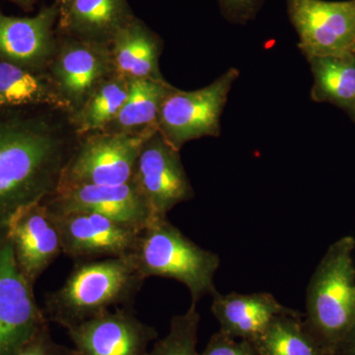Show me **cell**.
I'll return each instance as SVG.
<instances>
[{"instance_id": "f1b7e54d", "label": "cell", "mask_w": 355, "mask_h": 355, "mask_svg": "<svg viewBox=\"0 0 355 355\" xmlns=\"http://www.w3.org/2000/svg\"><path fill=\"white\" fill-rule=\"evenodd\" d=\"M73 2L74 0H55L53 3L58 6V11H60L58 23L62 22V21L67 17V14H69L70 7H71Z\"/></svg>"}, {"instance_id": "f546056e", "label": "cell", "mask_w": 355, "mask_h": 355, "mask_svg": "<svg viewBox=\"0 0 355 355\" xmlns=\"http://www.w3.org/2000/svg\"><path fill=\"white\" fill-rule=\"evenodd\" d=\"M10 1L14 2V3L17 4V6H19L20 7H22V8L29 10V9L32 8L33 4H34V2L36 1V0H10Z\"/></svg>"}, {"instance_id": "7c38bea8", "label": "cell", "mask_w": 355, "mask_h": 355, "mask_svg": "<svg viewBox=\"0 0 355 355\" xmlns=\"http://www.w3.org/2000/svg\"><path fill=\"white\" fill-rule=\"evenodd\" d=\"M51 214L62 254L74 263L128 257L135 252L140 232L108 217L89 211Z\"/></svg>"}, {"instance_id": "44dd1931", "label": "cell", "mask_w": 355, "mask_h": 355, "mask_svg": "<svg viewBox=\"0 0 355 355\" xmlns=\"http://www.w3.org/2000/svg\"><path fill=\"white\" fill-rule=\"evenodd\" d=\"M293 310L273 319L253 343L259 355H331Z\"/></svg>"}, {"instance_id": "4fadbf2b", "label": "cell", "mask_w": 355, "mask_h": 355, "mask_svg": "<svg viewBox=\"0 0 355 355\" xmlns=\"http://www.w3.org/2000/svg\"><path fill=\"white\" fill-rule=\"evenodd\" d=\"M67 331L77 355H149V345L158 338L132 307L114 308Z\"/></svg>"}, {"instance_id": "ac0fdd59", "label": "cell", "mask_w": 355, "mask_h": 355, "mask_svg": "<svg viewBox=\"0 0 355 355\" xmlns=\"http://www.w3.org/2000/svg\"><path fill=\"white\" fill-rule=\"evenodd\" d=\"M53 108L70 113L48 69L0 60V109Z\"/></svg>"}, {"instance_id": "5b68a950", "label": "cell", "mask_w": 355, "mask_h": 355, "mask_svg": "<svg viewBox=\"0 0 355 355\" xmlns=\"http://www.w3.org/2000/svg\"><path fill=\"white\" fill-rule=\"evenodd\" d=\"M238 77L239 70L230 67L214 83L198 90L175 87L161 107L158 132L179 151L191 140L219 137L222 113Z\"/></svg>"}, {"instance_id": "ffe728a7", "label": "cell", "mask_w": 355, "mask_h": 355, "mask_svg": "<svg viewBox=\"0 0 355 355\" xmlns=\"http://www.w3.org/2000/svg\"><path fill=\"white\" fill-rule=\"evenodd\" d=\"M174 86L166 79H132L128 94L114 120L103 132L148 135L157 130L161 107Z\"/></svg>"}, {"instance_id": "e0dca14e", "label": "cell", "mask_w": 355, "mask_h": 355, "mask_svg": "<svg viewBox=\"0 0 355 355\" xmlns=\"http://www.w3.org/2000/svg\"><path fill=\"white\" fill-rule=\"evenodd\" d=\"M114 73L132 79H164L159 67L163 42L135 16L116 33L110 44Z\"/></svg>"}, {"instance_id": "277c9868", "label": "cell", "mask_w": 355, "mask_h": 355, "mask_svg": "<svg viewBox=\"0 0 355 355\" xmlns=\"http://www.w3.org/2000/svg\"><path fill=\"white\" fill-rule=\"evenodd\" d=\"M130 256L144 279L165 277L184 284L193 304L217 291L214 275L219 257L191 241L167 217L153 219L139 233Z\"/></svg>"}, {"instance_id": "7402d4cb", "label": "cell", "mask_w": 355, "mask_h": 355, "mask_svg": "<svg viewBox=\"0 0 355 355\" xmlns=\"http://www.w3.org/2000/svg\"><path fill=\"white\" fill-rule=\"evenodd\" d=\"M130 80L114 73L88 96L80 108L69 114L79 137L103 132L119 114L128 94Z\"/></svg>"}, {"instance_id": "ba28073f", "label": "cell", "mask_w": 355, "mask_h": 355, "mask_svg": "<svg viewBox=\"0 0 355 355\" xmlns=\"http://www.w3.org/2000/svg\"><path fill=\"white\" fill-rule=\"evenodd\" d=\"M46 324L34 286L16 263L8 229L0 228V355L15 354Z\"/></svg>"}, {"instance_id": "484cf974", "label": "cell", "mask_w": 355, "mask_h": 355, "mask_svg": "<svg viewBox=\"0 0 355 355\" xmlns=\"http://www.w3.org/2000/svg\"><path fill=\"white\" fill-rule=\"evenodd\" d=\"M200 355H259L253 343L231 338L218 331L210 336Z\"/></svg>"}, {"instance_id": "4dcf8cb0", "label": "cell", "mask_w": 355, "mask_h": 355, "mask_svg": "<svg viewBox=\"0 0 355 355\" xmlns=\"http://www.w3.org/2000/svg\"><path fill=\"white\" fill-rule=\"evenodd\" d=\"M354 55H355V53H354Z\"/></svg>"}, {"instance_id": "9a60e30c", "label": "cell", "mask_w": 355, "mask_h": 355, "mask_svg": "<svg viewBox=\"0 0 355 355\" xmlns=\"http://www.w3.org/2000/svg\"><path fill=\"white\" fill-rule=\"evenodd\" d=\"M58 16L55 3L28 17L0 11V60L30 69H48L57 50Z\"/></svg>"}, {"instance_id": "30bf717a", "label": "cell", "mask_w": 355, "mask_h": 355, "mask_svg": "<svg viewBox=\"0 0 355 355\" xmlns=\"http://www.w3.org/2000/svg\"><path fill=\"white\" fill-rule=\"evenodd\" d=\"M53 83L70 107L80 108L88 96L114 73L108 44L58 34V46L48 67Z\"/></svg>"}, {"instance_id": "8fae6325", "label": "cell", "mask_w": 355, "mask_h": 355, "mask_svg": "<svg viewBox=\"0 0 355 355\" xmlns=\"http://www.w3.org/2000/svg\"><path fill=\"white\" fill-rule=\"evenodd\" d=\"M43 202L53 214L94 212L139 232L156 218L132 181L116 186L58 187Z\"/></svg>"}, {"instance_id": "9c48e42d", "label": "cell", "mask_w": 355, "mask_h": 355, "mask_svg": "<svg viewBox=\"0 0 355 355\" xmlns=\"http://www.w3.org/2000/svg\"><path fill=\"white\" fill-rule=\"evenodd\" d=\"M132 181L156 218L167 217L176 205L193 198L180 151L170 146L158 130L142 144Z\"/></svg>"}, {"instance_id": "6da1fadb", "label": "cell", "mask_w": 355, "mask_h": 355, "mask_svg": "<svg viewBox=\"0 0 355 355\" xmlns=\"http://www.w3.org/2000/svg\"><path fill=\"white\" fill-rule=\"evenodd\" d=\"M80 137L67 112L0 109V228L57 191Z\"/></svg>"}, {"instance_id": "603a6c76", "label": "cell", "mask_w": 355, "mask_h": 355, "mask_svg": "<svg viewBox=\"0 0 355 355\" xmlns=\"http://www.w3.org/2000/svg\"><path fill=\"white\" fill-rule=\"evenodd\" d=\"M314 85L315 101H329L355 110V55L307 58Z\"/></svg>"}, {"instance_id": "d6986e66", "label": "cell", "mask_w": 355, "mask_h": 355, "mask_svg": "<svg viewBox=\"0 0 355 355\" xmlns=\"http://www.w3.org/2000/svg\"><path fill=\"white\" fill-rule=\"evenodd\" d=\"M128 0H74L69 14L58 23V34L108 44L135 17Z\"/></svg>"}, {"instance_id": "2e32d148", "label": "cell", "mask_w": 355, "mask_h": 355, "mask_svg": "<svg viewBox=\"0 0 355 355\" xmlns=\"http://www.w3.org/2000/svg\"><path fill=\"white\" fill-rule=\"evenodd\" d=\"M211 312L220 331L231 338L254 343L275 318L293 311L280 304L270 293L212 294Z\"/></svg>"}, {"instance_id": "4316f807", "label": "cell", "mask_w": 355, "mask_h": 355, "mask_svg": "<svg viewBox=\"0 0 355 355\" xmlns=\"http://www.w3.org/2000/svg\"><path fill=\"white\" fill-rule=\"evenodd\" d=\"M265 0H217L222 15L234 24L253 20Z\"/></svg>"}, {"instance_id": "7a4b0ae2", "label": "cell", "mask_w": 355, "mask_h": 355, "mask_svg": "<svg viewBox=\"0 0 355 355\" xmlns=\"http://www.w3.org/2000/svg\"><path fill=\"white\" fill-rule=\"evenodd\" d=\"M144 280L132 256L77 261L64 284L46 294L44 315L67 330L112 308L132 307Z\"/></svg>"}, {"instance_id": "52a82bcc", "label": "cell", "mask_w": 355, "mask_h": 355, "mask_svg": "<svg viewBox=\"0 0 355 355\" xmlns=\"http://www.w3.org/2000/svg\"><path fill=\"white\" fill-rule=\"evenodd\" d=\"M286 7L306 58L355 53V0H286Z\"/></svg>"}, {"instance_id": "8992f818", "label": "cell", "mask_w": 355, "mask_h": 355, "mask_svg": "<svg viewBox=\"0 0 355 355\" xmlns=\"http://www.w3.org/2000/svg\"><path fill=\"white\" fill-rule=\"evenodd\" d=\"M153 133L97 132L83 135L65 166L58 187L128 183L132 181L140 148Z\"/></svg>"}, {"instance_id": "5bb4252c", "label": "cell", "mask_w": 355, "mask_h": 355, "mask_svg": "<svg viewBox=\"0 0 355 355\" xmlns=\"http://www.w3.org/2000/svg\"><path fill=\"white\" fill-rule=\"evenodd\" d=\"M9 238L21 272L35 286L42 275L62 254L53 214L43 202L20 209L9 221Z\"/></svg>"}, {"instance_id": "3957f363", "label": "cell", "mask_w": 355, "mask_h": 355, "mask_svg": "<svg viewBox=\"0 0 355 355\" xmlns=\"http://www.w3.org/2000/svg\"><path fill=\"white\" fill-rule=\"evenodd\" d=\"M354 249L352 236L333 243L311 277L306 293L305 324L331 355L355 324Z\"/></svg>"}, {"instance_id": "83f0119b", "label": "cell", "mask_w": 355, "mask_h": 355, "mask_svg": "<svg viewBox=\"0 0 355 355\" xmlns=\"http://www.w3.org/2000/svg\"><path fill=\"white\" fill-rule=\"evenodd\" d=\"M335 355H355V324L336 350Z\"/></svg>"}, {"instance_id": "cb8c5ba5", "label": "cell", "mask_w": 355, "mask_h": 355, "mask_svg": "<svg viewBox=\"0 0 355 355\" xmlns=\"http://www.w3.org/2000/svg\"><path fill=\"white\" fill-rule=\"evenodd\" d=\"M197 306L191 303L184 314L172 317L167 336L156 340L149 355H200L197 345L200 315Z\"/></svg>"}, {"instance_id": "d4e9b609", "label": "cell", "mask_w": 355, "mask_h": 355, "mask_svg": "<svg viewBox=\"0 0 355 355\" xmlns=\"http://www.w3.org/2000/svg\"><path fill=\"white\" fill-rule=\"evenodd\" d=\"M14 355H77L74 349L60 345L51 335L50 324L40 330Z\"/></svg>"}]
</instances>
